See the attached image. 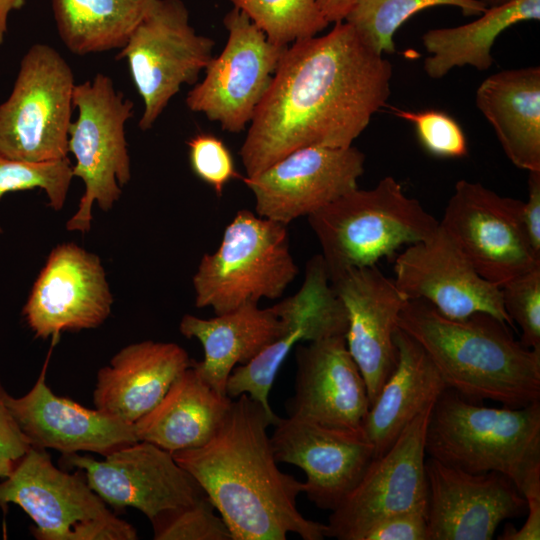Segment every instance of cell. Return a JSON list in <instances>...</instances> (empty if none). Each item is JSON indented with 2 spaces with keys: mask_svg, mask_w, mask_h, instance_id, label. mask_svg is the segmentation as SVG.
<instances>
[{
  "mask_svg": "<svg viewBox=\"0 0 540 540\" xmlns=\"http://www.w3.org/2000/svg\"><path fill=\"white\" fill-rule=\"evenodd\" d=\"M392 74L345 21L287 46L240 150L246 176L299 148L352 146L386 106Z\"/></svg>",
  "mask_w": 540,
  "mask_h": 540,
  "instance_id": "cell-1",
  "label": "cell"
},
{
  "mask_svg": "<svg viewBox=\"0 0 540 540\" xmlns=\"http://www.w3.org/2000/svg\"><path fill=\"white\" fill-rule=\"evenodd\" d=\"M277 420L241 394L207 443L174 452L173 458L202 488L233 540H285L288 533L322 540L326 524L297 508L303 482L278 468L267 434Z\"/></svg>",
  "mask_w": 540,
  "mask_h": 540,
  "instance_id": "cell-2",
  "label": "cell"
},
{
  "mask_svg": "<svg viewBox=\"0 0 540 540\" xmlns=\"http://www.w3.org/2000/svg\"><path fill=\"white\" fill-rule=\"evenodd\" d=\"M398 327L422 346L446 387L460 396L513 408L540 401V352L515 340L496 317L452 319L424 300L409 299Z\"/></svg>",
  "mask_w": 540,
  "mask_h": 540,
  "instance_id": "cell-3",
  "label": "cell"
},
{
  "mask_svg": "<svg viewBox=\"0 0 540 540\" xmlns=\"http://www.w3.org/2000/svg\"><path fill=\"white\" fill-rule=\"evenodd\" d=\"M425 452L465 472L501 473L522 494L540 479V401L488 407L446 388L429 415Z\"/></svg>",
  "mask_w": 540,
  "mask_h": 540,
  "instance_id": "cell-4",
  "label": "cell"
},
{
  "mask_svg": "<svg viewBox=\"0 0 540 540\" xmlns=\"http://www.w3.org/2000/svg\"><path fill=\"white\" fill-rule=\"evenodd\" d=\"M307 217L329 279L353 268L376 265L401 246L426 239L439 226L392 176L382 178L371 189L357 187Z\"/></svg>",
  "mask_w": 540,
  "mask_h": 540,
  "instance_id": "cell-5",
  "label": "cell"
},
{
  "mask_svg": "<svg viewBox=\"0 0 540 540\" xmlns=\"http://www.w3.org/2000/svg\"><path fill=\"white\" fill-rule=\"evenodd\" d=\"M287 225L240 210L213 253L204 254L195 275V305L216 315L262 298H279L296 278Z\"/></svg>",
  "mask_w": 540,
  "mask_h": 540,
  "instance_id": "cell-6",
  "label": "cell"
},
{
  "mask_svg": "<svg viewBox=\"0 0 540 540\" xmlns=\"http://www.w3.org/2000/svg\"><path fill=\"white\" fill-rule=\"evenodd\" d=\"M72 101L78 116L71 122L67 148L76 160L73 177L80 178L85 189L66 228L86 233L91 228L93 204L110 210L121 196V187L130 181L125 125L133 116L134 103L102 73L75 84Z\"/></svg>",
  "mask_w": 540,
  "mask_h": 540,
  "instance_id": "cell-7",
  "label": "cell"
},
{
  "mask_svg": "<svg viewBox=\"0 0 540 540\" xmlns=\"http://www.w3.org/2000/svg\"><path fill=\"white\" fill-rule=\"evenodd\" d=\"M16 504L33 520L38 540H135V528L120 519L88 485L82 471L58 469L45 449L31 447L0 482V507Z\"/></svg>",
  "mask_w": 540,
  "mask_h": 540,
  "instance_id": "cell-8",
  "label": "cell"
},
{
  "mask_svg": "<svg viewBox=\"0 0 540 540\" xmlns=\"http://www.w3.org/2000/svg\"><path fill=\"white\" fill-rule=\"evenodd\" d=\"M75 84L71 67L55 48L33 44L0 104V156L30 163L67 157Z\"/></svg>",
  "mask_w": 540,
  "mask_h": 540,
  "instance_id": "cell-9",
  "label": "cell"
},
{
  "mask_svg": "<svg viewBox=\"0 0 540 540\" xmlns=\"http://www.w3.org/2000/svg\"><path fill=\"white\" fill-rule=\"evenodd\" d=\"M214 45L195 32L181 0L155 2L116 56L126 61L143 100L141 130L154 125L182 85H195L213 57Z\"/></svg>",
  "mask_w": 540,
  "mask_h": 540,
  "instance_id": "cell-10",
  "label": "cell"
},
{
  "mask_svg": "<svg viewBox=\"0 0 540 540\" xmlns=\"http://www.w3.org/2000/svg\"><path fill=\"white\" fill-rule=\"evenodd\" d=\"M523 201L478 182L455 184L440 226L485 280L501 287L540 268L522 222Z\"/></svg>",
  "mask_w": 540,
  "mask_h": 540,
  "instance_id": "cell-11",
  "label": "cell"
},
{
  "mask_svg": "<svg viewBox=\"0 0 540 540\" xmlns=\"http://www.w3.org/2000/svg\"><path fill=\"white\" fill-rule=\"evenodd\" d=\"M228 38L205 76L186 96L189 110L231 133L242 132L266 94L286 47L271 43L249 17L233 7L224 17Z\"/></svg>",
  "mask_w": 540,
  "mask_h": 540,
  "instance_id": "cell-12",
  "label": "cell"
},
{
  "mask_svg": "<svg viewBox=\"0 0 540 540\" xmlns=\"http://www.w3.org/2000/svg\"><path fill=\"white\" fill-rule=\"evenodd\" d=\"M434 403L423 409L380 456L328 519L325 537L360 540L376 522L393 514L428 509L425 435Z\"/></svg>",
  "mask_w": 540,
  "mask_h": 540,
  "instance_id": "cell-13",
  "label": "cell"
},
{
  "mask_svg": "<svg viewBox=\"0 0 540 540\" xmlns=\"http://www.w3.org/2000/svg\"><path fill=\"white\" fill-rule=\"evenodd\" d=\"M63 460L83 472L105 503L136 508L151 522L206 496L170 452L146 441L120 447L100 461L78 453L63 455Z\"/></svg>",
  "mask_w": 540,
  "mask_h": 540,
  "instance_id": "cell-14",
  "label": "cell"
},
{
  "mask_svg": "<svg viewBox=\"0 0 540 540\" xmlns=\"http://www.w3.org/2000/svg\"><path fill=\"white\" fill-rule=\"evenodd\" d=\"M274 306L282 323L278 337L250 362L232 370L226 394L231 399L248 394L272 418L278 419L271 409L269 393L287 355L295 345L305 341L345 336L348 319L344 305L330 284L321 254L307 262L300 289Z\"/></svg>",
  "mask_w": 540,
  "mask_h": 540,
  "instance_id": "cell-15",
  "label": "cell"
},
{
  "mask_svg": "<svg viewBox=\"0 0 540 540\" xmlns=\"http://www.w3.org/2000/svg\"><path fill=\"white\" fill-rule=\"evenodd\" d=\"M364 162L354 146H307L243 181L254 195L256 214L287 225L356 189Z\"/></svg>",
  "mask_w": 540,
  "mask_h": 540,
  "instance_id": "cell-16",
  "label": "cell"
},
{
  "mask_svg": "<svg viewBox=\"0 0 540 540\" xmlns=\"http://www.w3.org/2000/svg\"><path fill=\"white\" fill-rule=\"evenodd\" d=\"M393 270V280L408 300H424L452 319L487 313L513 327L501 288L476 272L440 224L426 239L407 245Z\"/></svg>",
  "mask_w": 540,
  "mask_h": 540,
  "instance_id": "cell-17",
  "label": "cell"
},
{
  "mask_svg": "<svg viewBox=\"0 0 540 540\" xmlns=\"http://www.w3.org/2000/svg\"><path fill=\"white\" fill-rule=\"evenodd\" d=\"M273 426L275 459L305 472L303 493L324 510L344 501L375 456L362 428L330 427L295 415L279 417Z\"/></svg>",
  "mask_w": 540,
  "mask_h": 540,
  "instance_id": "cell-18",
  "label": "cell"
},
{
  "mask_svg": "<svg viewBox=\"0 0 540 540\" xmlns=\"http://www.w3.org/2000/svg\"><path fill=\"white\" fill-rule=\"evenodd\" d=\"M113 297L100 258L74 243L50 253L23 308L36 337L100 326L110 315Z\"/></svg>",
  "mask_w": 540,
  "mask_h": 540,
  "instance_id": "cell-19",
  "label": "cell"
},
{
  "mask_svg": "<svg viewBox=\"0 0 540 540\" xmlns=\"http://www.w3.org/2000/svg\"><path fill=\"white\" fill-rule=\"evenodd\" d=\"M429 540H491L499 524L527 513L513 482L498 472L473 474L425 461Z\"/></svg>",
  "mask_w": 540,
  "mask_h": 540,
  "instance_id": "cell-20",
  "label": "cell"
},
{
  "mask_svg": "<svg viewBox=\"0 0 540 540\" xmlns=\"http://www.w3.org/2000/svg\"><path fill=\"white\" fill-rule=\"evenodd\" d=\"M329 280L345 307L346 345L366 382L371 405L397 364L394 335L408 299L376 265L353 268Z\"/></svg>",
  "mask_w": 540,
  "mask_h": 540,
  "instance_id": "cell-21",
  "label": "cell"
},
{
  "mask_svg": "<svg viewBox=\"0 0 540 540\" xmlns=\"http://www.w3.org/2000/svg\"><path fill=\"white\" fill-rule=\"evenodd\" d=\"M295 356V393L287 402L288 415L330 427L362 428L370 401L345 336L299 343Z\"/></svg>",
  "mask_w": 540,
  "mask_h": 540,
  "instance_id": "cell-22",
  "label": "cell"
},
{
  "mask_svg": "<svg viewBox=\"0 0 540 540\" xmlns=\"http://www.w3.org/2000/svg\"><path fill=\"white\" fill-rule=\"evenodd\" d=\"M6 403L35 448H52L63 455L90 451L106 456L138 441L134 424L54 394L46 383V364L28 393L19 398L7 394Z\"/></svg>",
  "mask_w": 540,
  "mask_h": 540,
  "instance_id": "cell-23",
  "label": "cell"
},
{
  "mask_svg": "<svg viewBox=\"0 0 540 540\" xmlns=\"http://www.w3.org/2000/svg\"><path fill=\"white\" fill-rule=\"evenodd\" d=\"M192 363L176 343L147 340L130 344L98 371L95 408L134 424L162 400Z\"/></svg>",
  "mask_w": 540,
  "mask_h": 540,
  "instance_id": "cell-24",
  "label": "cell"
},
{
  "mask_svg": "<svg viewBox=\"0 0 540 540\" xmlns=\"http://www.w3.org/2000/svg\"><path fill=\"white\" fill-rule=\"evenodd\" d=\"M275 306L260 308L247 303L237 309L203 319L191 314L182 317L179 330L186 338H196L204 357L193 362L197 374L216 392L226 394L232 370L255 358L281 331Z\"/></svg>",
  "mask_w": 540,
  "mask_h": 540,
  "instance_id": "cell-25",
  "label": "cell"
},
{
  "mask_svg": "<svg viewBox=\"0 0 540 540\" xmlns=\"http://www.w3.org/2000/svg\"><path fill=\"white\" fill-rule=\"evenodd\" d=\"M394 341L397 364L370 405L362 430L382 455L409 423L447 388L434 363L422 348L399 327Z\"/></svg>",
  "mask_w": 540,
  "mask_h": 540,
  "instance_id": "cell-26",
  "label": "cell"
},
{
  "mask_svg": "<svg viewBox=\"0 0 540 540\" xmlns=\"http://www.w3.org/2000/svg\"><path fill=\"white\" fill-rule=\"evenodd\" d=\"M476 106L517 167L540 171V68L501 70L476 90Z\"/></svg>",
  "mask_w": 540,
  "mask_h": 540,
  "instance_id": "cell-27",
  "label": "cell"
},
{
  "mask_svg": "<svg viewBox=\"0 0 540 540\" xmlns=\"http://www.w3.org/2000/svg\"><path fill=\"white\" fill-rule=\"evenodd\" d=\"M232 399L212 389L192 365L172 383L162 400L134 423L138 441L171 454L207 443L224 420Z\"/></svg>",
  "mask_w": 540,
  "mask_h": 540,
  "instance_id": "cell-28",
  "label": "cell"
},
{
  "mask_svg": "<svg viewBox=\"0 0 540 540\" xmlns=\"http://www.w3.org/2000/svg\"><path fill=\"white\" fill-rule=\"evenodd\" d=\"M540 19V0H513L488 7L477 20L464 25L435 28L422 35L430 53L423 64L432 79L443 78L455 67L472 66L480 71L493 64L492 47L497 37L509 27Z\"/></svg>",
  "mask_w": 540,
  "mask_h": 540,
  "instance_id": "cell-29",
  "label": "cell"
},
{
  "mask_svg": "<svg viewBox=\"0 0 540 540\" xmlns=\"http://www.w3.org/2000/svg\"><path fill=\"white\" fill-rule=\"evenodd\" d=\"M157 0H51L59 34L76 55L121 49Z\"/></svg>",
  "mask_w": 540,
  "mask_h": 540,
  "instance_id": "cell-30",
  "label": "cell"
},
{
  "mask_svg": "<svg viewBox=\"0 0 540 540\" xmlns=\"http://www.w3.org/2000/svg\"><path fill=\"white\" fill-rule=\"evenodd\" d=\"M455 6L465 16L481 15V0H356L343 21L351 25L374 51L395 53L394 35L414 14L434 6Z\"/></svg>",
  "mask_w": 540,
  "mask_h": 540,
  "instance_id": "cell-31",
  "label": "cell"
},
{
  "mask_svg": "<svg viewBox=\"0 0 540 540\" xmlns=\"http://www.w3.org/2000/svg\"><path fill=\"white\" fill-rule=\"evenodd\" d=\"M274 45L287 47L328 26L317 0H230Z\"/></svg>",
  "mask_w": 540,
  "mask_h": 540,
  "instance_id": "cell-32",
  "label": "cell"
},
{
  "mask_svg": "<svg viewBox=\"0 0 540 540\" xmlns=\"http://www.w3.org/2000/svg\"><path fill=\"white\" fill-rule=\"evenodd\" d=\"M72 178V165L68 157L30 163L0 156V198L9 192L40 188L45 191L49 206L61 210Z\"/></svg>",
  "mask_w": 540,
  "mask_h": 540,
  "instance_id": "cell-33",
  "label": "cell"
},
{
  "mask_svg": "<svg viewBox=\"0 0 540 540\" xmlns=\"http://www.w3.org/2000/svg\"><path fill=\"white\" fill-rule=\"evenodd\" d=\"M207 496L152 521L155 540H233Z\"/></svg>",
  "mask_w": 540,
  "mask_h": 540,
  "instance_id": "cell-34",
  "label": "cell"
},
{
  "mask_svg": "<svg viewBox=\"0 0 540 540\" xmlns=\"http://www.w3.org/2000/svg\"><path fill=\"white\" fill-rule=\"evenodd\" d=\"M391 112L415 127L419 142L430 154L442 158L467 155V141L458 122L438 110L408 111L392 107Z\"/></svg>",
  "mask_w": 540,
  "mask_h": 540,
  "instance_id": "cell-35",
  "label": "cell"
},
{
  "mask_svg": "<svg viewBox=\"0 0 540 540\" xmlns=\"http://www.w3.org/2000/svg\"><path fill=\"white\" fill-rule=\"evenodd\" d=\"M500 288L506 312L521 328V344L540 352V268L518 276Z\"/></svg>",
  "mask_w": 540,
  "mask_h": 540,
  "instance_id": "cell-36",
  "label": "cell"
},
{
  "mask_svg": "<svg viewBox=\"0 0 540 540\" xmlns=\"http://www.w3.org/2000/svg\"><path fill=\"white\" fill-rule=\"evenodd\" d=\"M187 146L192 171L219 197L229 181L240 177L231 152L217 136L197 133L187 141Z\"/></svg>",
  "mask_w": 540,
  "mask_h": 540,
  "instance_id": "cell-37",
  "label": "cell"
},
{
  "mask_svg": "<svg viewBox=\"0 0 540 540\" xmlns=\"http://www.w3.org/2000/svg\"><path fill=\"white\" fill-rule=\"evenodd\" d=\"M7 392L0 382V478H7L32 447L10 412Z\"/></svg>",
  "mask_w": 540,
  "mask_h": 540,
  "instance_id": "cell-38",
  "label": "cell"
},
{
  "mask_svg": "<svg viewBox=\"0 0 540 540\" xmlns=\"http://www.w3.org/2000/svg\"><path fill=\"white\" fill-rule=\"evenodd\" d=\"M360 540H429L427 511L411 510L388 516L368 528Z\"/></svg>",
  "mask_w": 540,
  "mask_h": 540,
  "instance_id": "cell-39",
  "label": "cell"
},
{
  "mask_svg": "<svg viewBox=\"0 0 540 540\" xmlns=\"http://www.w3.org/2000/svg\"><path fill=\"white\" fill-rule=\"evenodd\" d=\"M527 502V519L520 529L507 525L499 540L540 539V480H536L522 492Z\"/></svg>",
  "mask_w": 540,
  "mask_h": 540,
  "instance_id": "cell-40",
  "label": "cell"
},
{
  "mask_svg": "<svg viewBox=\"0 0 540 540\" xmlns=\"http://www.w3.org/2000/svg\"><path fill=\"white\" fill-rule=\"evenodd\" d=\"M528 173V200L523 202L522 222L532 249L540 256V171Z\"/></svg>",
  "mask_w": 540,
  "mask_h": 540,
  "instance_id": "cell-41",
  "label": "cell"
},
{
  "mask_svg": "<svg viewBox=\"0 0 540 540\" xmlns=\"http://www.w3.org/2000/svg\"><path fill=\"white\" fill-rule=\"evenodd\" d=\"M356 0H317L318 7L328 23L345 19Z\"/></svg>",
  "mask_w": 540,
  "mask_h": 540,
  "instance_id": "cell-42",
  "label": "cell"
},
{
  "mask_svg": "<svg viewBox=\"0 0 540 540\" xmlns=\"http://www.w3.org/2000/svg\"><path fill=\"white\" fill-rule=\"evenodd\" d=\"M25 1L26 0H0V46L5 41L10 13L21 9L25 4Z\"/></svg>",
  "mask_w": 540,
  "mask_h": 540,
  "instance_id": "cell-43",
  "label": "cell"
},
{
  "mask_svg": "<svg viewBox=\"0 0 540 540\" xmlns=\"http://www.w3.org/2000/svg\"><path fill=\"white\" fill-rule=\"evenodd\" d=\"M487 7H494L506 4L508 2H511L513 0H481Z\"/></svg>",
  "mask_w": 540,
  "mask_h": 540,
  "instance_id": "cell-44",
  "label": "cell"
}]
</instances>
